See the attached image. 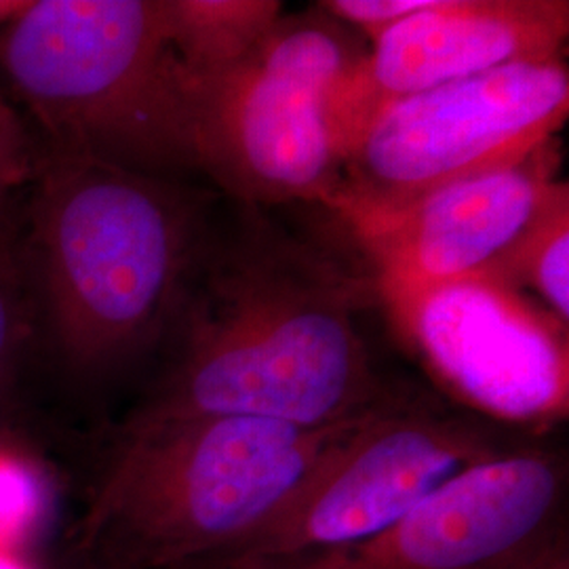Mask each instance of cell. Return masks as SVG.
Segmentation results:
<instances>
[{
	"instance_id": "obj_1",
	"label": "cell",
	"mask_w": 569,
	"mask_h": 569,
	"mask_svg": "<svg viewBox=\"0 0 569 569\" xmlns=\"http://www.w3.org/2000/svg\"><path fill=\"white\" fill-rule=\"evenodd\" d=\"M376 302L367 268L224 197L169 326L176 359L127 422L243 416L321 428L403 406L416 395L378 371L357 323Z\"/></svg>"
},
{
	"instance_id": "obj_2",
	"label": "cell",
	"mask_w": 569,
	"mask_h": 569,
	"mask_svg": "<svg viewBox=\"0 0 569 569\" xmlns=\"http://www.w3.org/2000/svg\"><path fill=\"white\" fill-rule=\"evenodd\" d=\"M380 413L321 428L243 416L127 422L82 547L103 569H192L262 528Z\"/></svg>"
},
{
	"instance_id": "obj_3",
	"label": "cell",
	"mask_w": 569,
	"mask_h": 569,
	"mask_svg": "<svg viewBox=\"0 0 569 569\" xmlns=\"http://www.w3.org/2000/svg\"><path fill=\"white\" fill-rule=\"evenodd\" d=\"M209 209V197L178 180L51 154L34 203V244L66 366L102 373L169 329Z\"/></svg>"
},
{
	"instance_id": "obj_4",
	"label": "cell",
	"mask_w": 569,
	"mask_h": 569,
	"mask_svg": "<svg viewBox=\"0 0 569 569\" xmlns=\"http://www.w3.org/2000/svg\"><path fill=\"white\" fill-rule=\"evenodd\" d=\"M2 66L51 154L171 180L197 171L163 0H32L7 26Z\"/></svg>"
},
{
	"instance_id": "obj_5",
	"label": "cell",
	"mask_w": 569,
	"mask_h": 569,
	"mask_svg": "<svg viewBox=\"0 0 569 569\" xmlns=\"http://www.w3.org/2000/svg\"><path fill=\"white\" fill-rule=\"evenodd\" d=\"M323 9L283 13L244 58L186 74L197 171L243 203H317L342 194L331 96L366 56Z\"/></svg>"
},
{
	"instance_id": "obj_6",
	"label": "cell",
	"mask_w": 569,
	"mask_h": 569,
	"mask_svg": "<svg viewBox=\"0 0 569 569\" xmlns=\"http://www.w3.org/2000/svg\"><path fill=\"white\" fill-rule=\"evenodd\" d=\"M569 117L563 58L521 61L390 103L342 163L333 213L350 232L453 183L528 161Z\"/></svg>"
},
{
	"instance_id": "obj_7",
	"label": "cell",
	"mask_w": 569,
	"mask_h": 569,
	"mask_svg": "<svg viewBox=\"0 0 569 569\" xmlns=\"http://www.w3.org/2000/svg\"><path fill=\"white\" fill-rule=\"evenodd\" d=\"M526 441L509 439L477 416L416 397L359 428L262 528L199 566L321 552L366 540L460 470Z\"/></svg>"
},
{
	"instance_id": "obj_8",
	"label": "cell",
	"mask_w": 569,
	"mask_h": 569,
	"mask_svg": "<svg viewBox=\"0 0 569 569\" xmlns=\"http://www.w3.org/2000/svg\"><path fill=\"white\" fill-rule=\"evenodd\" d=\"M388 317L428 378L470 416L528 432L568 420V326L528 293L483 274Z\"/></svg>"
},
{
	"instance_id": "obj_9",
	"label": "cell",
	"mask_w": 569,
	"mask_h": 569,
	"mask_svg": "<svg viewBox=\"0 0 569 569\" xmlns=\"http://www.w3.org/2000/svg\"><path fill=\"white\" fill-rule=\"evenodd\" d=\"M568 458L521 443L460 470L366 540L194 569H502L568 531Z\"/></svg>"
},
{
	"instance_id": "obj_10",
	"label": "cell",
	"mask_w": 569,
	"mask_h": 569,
	"mask_svg": "<svg viewBox=\"0 0 569 569\" xmlns=\"http://www.w3.org/2000/svg\"><path fill=\"white\" fill-rule=\"evenodd\" d=\"M568 0H435L371 42L331 96L345 163L367 124L390 103L491 70L563 58Z\"/></svg>"
},
{
	"instance_id": "obj_11",
	"label": "cell",
	"mask_w": 569,
	"mask_h": 569,
	"mask_svg": "<svg viewBox=\"0 0 569 569\" xmlns=\"http://www.w3.org/2000/svg\"><path fill=\"white\" fill-rule=\"evenodd\" d=\"M557 140L528 161L432 192L352 232L378 302L392 310L443 284L493 274L566 180Z\"/></svg>"
},
{
	"instance_id": "obj_12",
	"label": "cell",
	"mask_w": 569,
	"mask_h": 569,
	"mask_svg": "<svg viewBox=\"0 0 569 569\" xmlns=\"http://www.w3.org/2000/svg\"><path fill=\"white\" fill-rule=\"evenodd\" d=\"M164 26L186 74L244 58L284 13L274 0H163Z\"/></svg>"
},
{
	"instance_id": "obj_13",
	"label": "cell",
	"mask_w": 569,
	"mask_h": 569,
	"mask_svg": "<svg viewBox=\"0 0 569 569\" xmlns=\"http://www.w3.org/2000/svg\"><path fill=\"white\" fill-rule=\"evenodd\" d=\"M536 293L555 319L569 326V183H561L542 216L507 253L493 274Z\"/></svg>"
},
{
	"instance_id": "obj_14",
	"label": "cell",
	"mask_w": 569,
	"mask_h": 569,
	"mask_svg": "<svg viewBox=\"0 0 569 569\" xmlns=\"http://www.w3.org/2000/svg\"><path fill=\"white\" fill-rule=\"evenodd\" d=\"M44 510L47 486L39 470L0 448V549L18 550L41 523Z\"/></svg>"
},
{
	"instance_id": "obj_15",
	"label": "cell",
	"mask_w": 569,
	"mask_h": 569,
	"mask_svg": "<svg viewBox=\"0 0 569 569\" xmlns=\"http://www.w3.org/2000/svg\"><path fill=\"white\" fill-rule=\"evenodd\" d=\"M432 2L435 0H327L317 7L373 42L401 21L427 11Z\"/></svg>"
},
{
	"instance_id": "obj_16",
	"label": "cell",
	"mask_w": 569,
	"mask_h": 569,
	"mask_svg": "<svg viewBox=\"0 0 569 569\" xmlns=\"http://www.w3.org/2000/svg\"><path fill=\"white\" fill-rule=\"evenodd\" d=\"M21 329V302L13 264L0 239V367L18 346Z\"/></svg>"
},
{
	"instance_id": "obj_17",
	"label": "cell",
	"mask_w": 569,
	"mask_h": 569,
	"mask_svg": "<svg viewBox=\"0 0 569 569\" xmlns=\"http://www.w3.org/2000/svg\"><path fill=\"white\" fill-rule=\"evenodd\" d=\"M23 143L13 117L0 108V199L23 171Z\"/></svg>"
},
{
	"instance_id": "obj_18",
	"label": "cell",
	"mask_w": 569,
	"mask_h": 569,
	"mask_svg": "<svg viewBox=\"0 0 569 569\" xmlns=\"http://www.w3.org/2000/svg\"><path fill=\"white\" fill-rule=\"evenodd\" d=\"M502 569H569L568 531Z\"/></svg>"
},
{
	"instance_id": "obj_19",
	"label": "cell",
	"mask_w": 569,
	"mask_h": 569,
	"mask_svg": "<svg viewBox=\"0 0 569 569\" xmlns=\"http://www.w3.org/2000/svg\"><path fill=\"white\" fill-rule=\"evenodd\" d=\"M32 4V0H0V26H9Z\"/></svg>"
},
{
	"instance_id": "obj_20",
	"label": "cell",
	"mask_w": 569,
	"mask_h": 569,
	"mask_svg": "<svg viewBox=\"0 0 569 569\" xmlns=\"http://www.w3.org/2000/svg\"><path fill=\"white\" fill-rule=\"evenodd\" d=\"M0 569H32L20 555L18 550L0 549Z\"/></svg>"
}]
</instances>
